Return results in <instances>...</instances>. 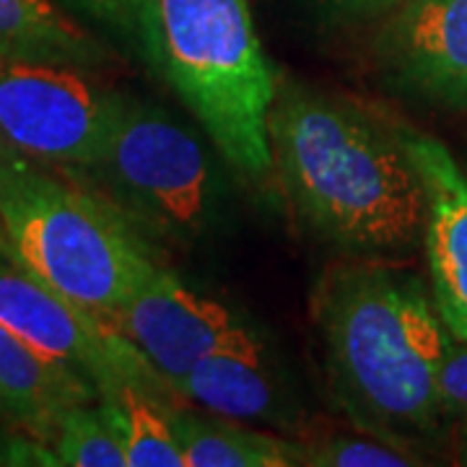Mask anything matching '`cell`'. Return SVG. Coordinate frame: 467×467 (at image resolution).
I'll return each mask as SVG.
<instances>
[{"label": "cell", "instance_id": "6da1fadb", "mask_svg": "<svg viewBox=\"0 0 467 467\" xmlns=\"http://www.w3.org/2000/svg\"><path fill=\"white\" fill-rule=\"evenodd\" d=\"M267 133L285 201L325 244L353 260H392L423 242L426 190L400 128L278 76Z\"/></svg>", "mask_w": 467, "mask_h": 467}, {"label": "cell", "instance_id": "7a4b0ae2", "mask_svg": "<svg viewBox=\"0 0 467 467\" xmlns=\"http://www.w3.org/2000/svg\"><path fill=\"white\" fill-rule=\"evenodd\" d=\"M312 312L330 395L353 429L423 457L450 423L439 398L450 330L423 284L350 260L322 275Z\"/></svg>", "mask_w": 467, "mask_h": 467}, {"label": "cell", "instance_id": "3957f363", "mask_svg": "<svg viewBox=\"0 0 467 467\" xmlns=\"http://www.w3.org/2000/svg\"><path fill=\"white\" fill-rule=\"evenodd\" d=\"M0 252L99 319L164 270L153 239L115 202L36 161L0 180Z\"/></svg>", "mask_w": 467, "mask_h": 467}, {"label": "cell", "instance_id": "277c9868", "mask_svg": "<svg viewBox=\"0 0 467 467\" xmlns=\"http://www.w3.org/2000/svg\"><path fill=\"white\" fill-rule=\"evenodd\" d=\"M153 63L239 177L273 171L267 119L278 73L250 0H156Z\"/></svg>", "mask_w": 467, "mask_h": 467}, {"label": "cell", "instance_id": "5b68a950", "mask_svg": "<svg viewBox=\"0 0 467 467\" xmlns=\"http://www.w3.org/2000/svg\"><path fill=\"white\" fill-rule=\"evenodd\" d=\"M94 190L143 232L192 242L208 232L218 208L211 156L195 130L177 117L128 99L97 164L86 169Z\"/></svg>", "mask_w": 467, "mask_h": 467}, {"label": "cell", "instance_id": "8992f818", "mask_svg": "<svg viewBox=\"0 0 467 467\" xmlns=\"http://www.w3.org/2000/svg\"><path fill=\"white\" fill-rule=\"evenodd\" d=\"M125 104V94L94 81L88 70L0 63V130L45 167H94Z\"/></svg>", "mask_w": 467, "mask_h": 467}, {"label": "cell", "instance_id": "52a82bcc", "mask_svg": "<svg viewBox=\"0 0 467 467\" xmlns=\"http://www.w3.org/2000/svg\"><path fill=\"white\" fill-rule=\"evenodd\" d=\"M101 322L122 335L167 384L218 350L265 346L244 315L184 285L167 267Z\"/></svg>", "mask_w": 467, "mask_h": 467}, {"label": "cell", "instance_id": "ba28073f", "mask_svg": "<svg viewBox=\"0 0 467 467\" xmlns=\"http://www.w3.org/2000/svg\"><path fill=\"white\" fill-rule=\"evenodd\" d=\"M368 50L387 91L467 112V0H405L379 16Z\"/></svg>", "mask_w": 467, "mask_h": 467}, {"label": "cell", "instance_id": "9c48e42d", "mask_svg": "<svg viewBox=\"0 0 467 467\" xmlns=\"http://www.w3.org/2000/svg\"><path fill=\"white\" fill-rule=\"evenodd\" d=\"M0 322L34 350L84 374L97 392L115 377H133L140 382L169 387L122 335L109 330L99 317L57 294L3 252Z\"/></svg>", "mask_w": 467, "mask_h": 467}, {"label": "cell", "instance_id": "30bf717a", "mask_svg": "<svg viewBox=\"0 0 467 467\" xmlns=\"http://www.w3.org/2000/svg\"><path fill=\"white\" fill-rule=\"evenodd\" d=\"M400 133L426 190L431 299L451 337L467 343V174L439 138L405 128Z\"/></svg>", "mask_w": 467, "mask_h": 467}, {"label": "cell", "instance_id": "8fae6325", "mask_svg": "<svg viewBox=\"0 0 467 467\" xmlns=\"http://www.w3.org/2000/svg\"><path fill=\"white\" fill-rule=\"evenodd\" d=\"M0 400L21 431L52 444L67 408L97 402V387L63 361L34 350L0 322Z\"/></svg>", "mask_w": 467, "mask_h": 467}, {"label": "cell", "instance_id": "7c38bea8", "mask_svg": "<svg viewBox=\"0 0 467 467\" xmlns=\"http://www.w3.org/2000/svg\"><path fill=\"white\" fill-rule=\"evenodd\" d=\"M171 392L202 413L242 423L288 426V398L278 377L267 367V350H218L202 358L180 379L169 382Z\"/></svg>", "mask_w": 467, "mask_h": 467}, {"label": "cell", "instance_id": "4fadbf2b", "mask_svg": "<svg viewBox=\"0 0 467 467\" xmlns=\"http://www.w3.org/2000/svg\"><path fill=\"white\" fill-rule=\"evenodd\" d=\"M0 63L94 70L109 55L50 0H0Z\"/></svg>", "mask_w": 467, "mask_h": 467}, {"label": "cell", "instance_id": "5bb4252c", "mask_svg": "<svg viewBox=\"0 0 467 467\" xmlns=\"http://www.w3.org/2000/svg\"><path fill=\"white\" fill-rule=\"evenodd\" d=\"M169 420L182 450L184 467H301L304 444L299 439L247 429L242 420L202 416L192 405L177 402Z\"/></svg>", "mask_w": 467, "mask_h": 467}, {"label": "cell", "instance_id": "9a60e30c", "mask_svg": "<svg viewBox=\"0 0 467 467\" xmlns=\"http://www.w3.org/2000/svg\"><path fill=\"white\" fill-rule=\"evenodd\" d=\"M99 402L125 447L128 467H184L169 408L182 402L169 387L115 377L99 387Z\"/></svg>", "mask_w": 467, "mask_h": 467}, {"label": "cell", "instance_id": "2e32d148", "mask_svg": "<svg viewBox=\"0 0 467 467\" xmlns=\"http://www.w3.org/2000/svg\"><path fill=\"white\" fill-rule=\"evenodd\" d=\"M52 450L66 467H128L125 447L99 400L67 408Z\"/></svg>", "mask_w": 467, "mask_h": 467}, {"label": "cell", "instance_id": "e0dca14e", "mask_svg": "<svg viewBox=\"0 0 467 467\" xmlns=\"http://www.w3.org/2000/svg\"><path fill=\"white\" fill-rule=\"evenodd\" d=\"M301 441V439H299ZM304 444V465L309 467H410L426 460L395 447L367 431L353 434H319Z\"/></svg>", "mask_w": 467, "mask_h": 467}, {"label": "cell", "instance_id": "ac0fdd59", "mask_svg": "<svg viewBox=\"0 0 467 467\" xmlns=\"http://www.w3.org/2000/svg\"><path fill=\"white\" fill-rule=\"evenodd\" d=\"M86 14L99 18L115 32L143 45V52L153 63L156 50V0H73Z\"/></svg>", "mask_w": 467, "mask_h": 467}, {"label": "cell", "instance_id": "d6986e66", "mask_svg": "<svg viewBox=\"0 0 467 467\" xmlns=\"http://www.w3.org/2000/svg\"><path fill=\"white\" fill-rule=\"evenodd\" d=\"M439 398L450 420L467 418V343L450 335L447 353L439 367Z\"/></svg>", "mask_w": 467, "mask_h": 467}, {"label": "cell", "instance_id": "ffe728a7", "mask_svg": "<svg viewBox=\"0 0 467 467\" xmlns=\"http://www.w3.org/2000/svg\"><path fill=\"white\" fill-rule=\"evenodd\" d=\"M405 0H330L335 11L343 18H379L387 11H392L395 5H400Z\"/></svg>", "mask_w": 467, "mask_h": 467}, {"label": "cell", "instance_id": "44dd1931", "mask_svg": "<svg viewBox=\"0 0 467 467\" xmlns=\"http://www.w3.org/2000/svg\"><path fill=\"white\" fill-rule=\"evenodd\" d=\"M29 161H32V159L24 156V153L5 138V133L0 130V180H5L11 171H16L18 167H24V164H29Z\"/></svg>", "mask_w": 467, "mask_h": 467}, {"label": "cell", "instance_id": "7402d4cb", "mask_svg": "<svg viewBox=\"0 0 467 467\" xmlns=\"http://www.w3.org/2000/svg\"><path fill=\"white\" fill-rule=\"evenodd\" d=\"M14 429H18V426L11 420L8 410H5V405H3V400H0V436L8 434V431H14Z\"/></svg>", "mask_w": 467, "mask_h": 467}, {"label": "cell", "instance_id": "603a6c76", "mask_svg": "<svg viewBox=\"0 0 467 467\" xmlns=\"http://www.w3.org/2000/svg\"><path fill=\"white\" fill-rule=\"evenodd\" d=\"M457 457H460V462L467 465V418L460 423V450H457Z\"/></svg>", "mask_w": 467, "mask_h": 467}]
</instances>
